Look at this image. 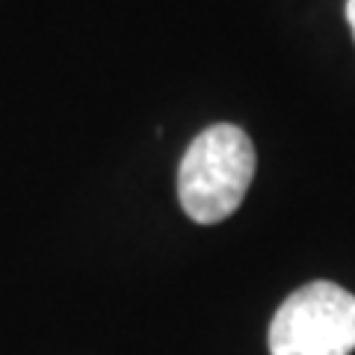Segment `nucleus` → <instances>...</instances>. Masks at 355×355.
Returning <instances> with one entry per match:
<instances>
[{
	"label": "nucleus",
	"instance_id": "nucleus-3",
	"mask_svg": "<svg viewBox=\"0 0 355 355\" xmlns=\"http://www.w3.org/2000/svg\"><path fill=\"white\" fill-rule=\"evenodd\" d=\"M347 21H349L352 36H355V0H347Z\"/></svg>",
	"mask_w": 355,
	"mask_h": 355
},
{
	"label": "nucleus",
	"instance_id": "nucleus-1",
	"mask_svg": "<svg viewBox=\"0 0 355 355\" xmlns=\"http://www.w3.org/2000/svg\"><path fill=\"white\" fill-rule=\"evenodd\" d=\"M254 178V146L237 125H214L190 142L178 169V198L193 222L214 225L243 205Z\"/></svg>",
	"mask_w": 355,
	"mask_h": 355
},
{
	"label": "nucleus",
	"instance_id": "nucleus-2",
	"mask_svg": "<svg viewBox=\"0 0 355 355\" xmlns=\"http://www.w3.org/2000/svg\"><path fill=\"white\" fill-rule=\"evenodd\" d=\"M355 352V296L335 282H311L291 293L270 323V355Z\"/></svg>",
	"mask_w": 355,
	"mask_h": 355
}]
</instances>
